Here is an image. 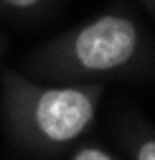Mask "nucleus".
Masks as SVG:
<instances>
[{"label": "nucleus", "instance_id": "1", "mask_svg": "<svg viewBox=\"0 0 155 160\" xmlns=\"http://www.w3.org/2000/svg\"><path fill=\"white\" fill-rule=\"evenodd\" d=\"M150 58L152 46L140 23L127 10L112 8L43 43L28 58V69L51 82H94L140 74Z\"/></svg>", "mask_w": 155, "mask_h": 160}, {"label": "nucleus", "instance_id": "2", "mask_svg": "<svg viewBox=\"0 0 155 160\" xmlns=\"http://www.w3.org/2000/svg\"><path fill=\"white\" fill-rule=\"evenodd\" d=\"M104 87L99 82L43 84L3 74V117L10 137L28 150H59L76 142L94 122Z\"/></svg>", "mask_w": 155, "mask_h": 160}, {"label": "nucleus", "instance_id": "3", "mask_svg": "<svg viewBox=\"0 0 155 160\" xmlns=\"http://www.w3.org/2000/svg\"><path fill=\"white\" fill-rule=\"evenodd\" d=\"M53 0H0V10L13 18H33L41 15Z\"/></svg>", "mask_w": 155, "mask_h": 160}, {"label": "nucleus", "instance_id": "4", "mask_svg": "<svg viewBox=\"0 0 155 160\" xmlns=\"http://www.w3.org/2000/svg\"><path fill=\"white\" fill-rule=\"evenodd\" d=\"M132 158L135 160H155V135L138 132L132 142Z\"/></svg>", "mask_w": 155, "mask_h": 160}, {"label": "nucleus", "instance_id": "5", "mask_svg": "<svg viewBox=\"0 0 155 160\" xmlns=\"http://www.w3.org/2000/svg\"><path fill=\"white\" fill-rule=\"evenodd\" d=\"M71 160H117L112 152H107L104 148H97V145H84L79 150H74Z\"/></svg>", "mask_w": 155, "mask_h": 160}, {"label": "nucleus", "instance_id": "6", "mask_svg": "<svg viewBox=\"0 0 155 160\" xmlns=\"http://www.w3.org/2000/svg\"><path fill=\"white\" fill-rule=\"evenodd\" d=\"M140 3H142V5L148 8V13H150V15L155 18V0H140Z\"/></svg>", "mask_w": 155, "mask_h": 160}]
</instances>
